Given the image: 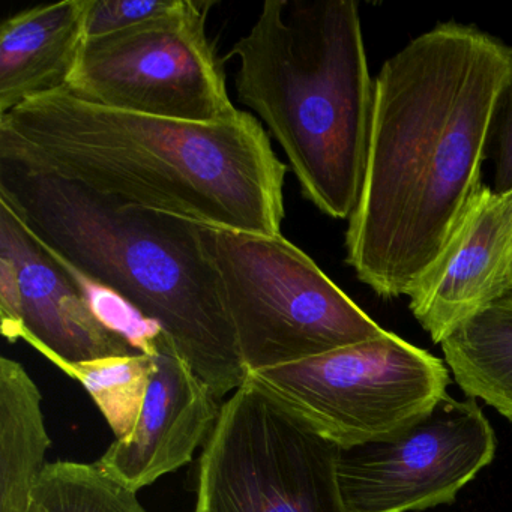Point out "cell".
Masks as SVG:
<instances>
[{
  "instance_id": "cell-5",
  "label": "cell",
  "mask_w": 512,
  "mask_h": 512,
  "mask_svg": "<svg viewBox=\"0 0 512 512\" xmlns=\"http://www.w3.org/2000/svg\"><path fill=\"white\" fill-rule=\"evenodd\" d=\"M202 236L248 374L385 334L386 329L284 236L206 224Z\"/></svg>"
},
{
  "instance_id": "cell-15",
  "label": "cell",
  "mask_w": 512,
  "mask_h": 512,
  "mask_svg": "<svg viewBox=\"0 0 512 512\" xmlns=\"http://www.w3.org/2000/svg\"><path fill=\"white\" fill-rule=\"evenodd\" d=\"M440 346L467 398H481L512 422V296L464 323Z\"/></svg>"
},
{
  "instance_id": "cell-2",
  "label": "cell",
  "mask_w": 512,
  "mask_h": 512,
  "mask_svg": "<svg viewBox=\"0 0 512 512\" xmlns=\"http://www.w3.org/2000/svg\"><path fill=\"white\" fill-rule=\"evenodd\" d=\"M0 161L206 226L281 235L287 166L262 122L176 121L65 91L0 116Z\"/></svg>"
},
{
  "instance_id": "cell-4",
  "label": "cell",
  "mask_w": 512,
  "mask_h": 512,
  "mask_svg": "<svg viewBox=\"0 0 512 512\" xmlns=\"http://www.w3.org/2000/svg\"><path fill=\"white\" fill-rule=\"evenodd\" d=\"M232 58L239 101L277 139L305 199L326 217L349 220L374 103L359 5L266 0Z\"/></svg>"
},
{
  "instance_id": "cell-8",
  "label": "cell",
  "mask_w": 512,
  "mask_h": 512,
  "mask_svg": "<svg viewBox=\"0 0 512 512\" xmlns=\"http://www.w3.org/2000/svg\"><path fill=\"white\" fill-rule=\"evenodd\" d=\"M214 2L179 0L166 16L88 38L68 92L122 112L176 121H229L236 109L206 32Z\"/></svg>"
},
{
  "instance_id": "cell-13",
  "label": "cell",
  "mask_w": 512,
  "mask_h": 512,
  "mask_svg": "<svg viewBox=\"0 0 512 512\" xmlns=\"http://www.w3.org/2000/svg\"><path fill=\"white\" fill-rule=\"evenodd\" d=\"M91 0L19 11L0 28V116L65 91L88 40Z\"/></svg>"
},
{
  "instance_id": "cell-12",
  "label": "cell",
  "mask_w": 512,
  "mask_h": 512,
  "mask_svg": "<svg viewBox=\"0 0 512 512\" xmlns=\"http://www.w3.org/2000/svg\"><path fill=\"white\" fill-rule=\"evenodd\" d=\"M142 352L151 353L154 370L139 421L130 436L115 439L97 461L136 493L190 463L208 442L221 410L220 398L161 329Z\"/></svg>"
},
{
  "instance_id": "cell-11",
  "label": "cell",
  "mask_w": 512,
  "mask_h": 512,
  "mask_svg": "<svg viewBox=\"0 0 512 512\" xmlns=\"http://www.w3.org/2000/svg\"><path fill=\"white\" fill-rule=\"evenodd\" d=\"M512 293V191L482 185L442 254L410 290L409 308L434 343Z\"/></svg>"
},
{
  "instance_id": "cell-14",
  "label": "cell",
  "mask_w": 512,
  "mask_h": 512,
  "mask_svg": "<svg viewBox=\"0 0 512 512\" xmlns=\"http://www.w3.org/2000/svg\"><path fill=\"white\" fill-rule=\"evenodd\" d=\"M52 445L43 395L26 368L0 358V512H29Z\"/></svg>"
},
{
  "instance_id": "cell-16",
  "label": "cell",
  "mask_w": 512,
  "mask_h": 512,
  "mask_svg": "<svg viewBox=\"0 0 512 512\" xmlns=\"http://www.w3.org/2000/svg\"><path fill=\"white\" fill-rule=\"evenodd\" d=\"M29 512H149L136 491L97 463H47L32 491Z\"/></svg>"
},
{
  "instance_id": "cell-6",
  "label": "cell",
  "mask_w": 512,
  "mask_h": 512,
  "mask_svg": "<svg viewBox=\"0 0 512 512\" xmlns=\"http://www.w3.org/2000/svg\"><path fill=\"white\" fill-rule=\"evenodd\" d=\"M338 457L335 443L247 377L203 446L194 512H349Z\"/></svg>"
},
{
  "instance_id": "cell-19",
  "label": "cell",
  "mask_w": 512,
  "mask_h": 512,
  "mask_svg": "<svg viewBox=\"0 0 512 512\" xmlns=\"http://www.w3.org/2000/svg\"><path fill=\"white\" fill-rule=\"evenodd\" d=\"M0 325L10 343L22 338V290L13 259L0 251Z\"/></svg>"
},
{
  "instance_id": "cell-17",
  "label": "cell",
  "mask_w": 512,
  "mask_h": 512,
  "mask_svg": "<svg viewBox=\"0 0 512 512\" xmlns=\"http://www.w3.org/2000/svg\"><path fill=\"white\" fill-rule=\"evenodd\" d=\"M152 370L151 353L137 352L80 365L73 379L91 395L116 439H125L139 421Z\"/></svg>"
},
{
  "instance_id": "cell-7",
  "label": "cell",
  "mask_w": 512,
  "mask_h": 512,
  "mask_svg": "<svg viewBox=\"0 0 512 512\" xmlns=\"http://www.w3.org/2000/svg\"><path fill=\"white\" fill-rule=\"evenodd\" d=\"M248 379L340 449L397 436L427 416L451 382L442 359L389 331Z\"/></svg>"
},
{
  "instance_id": "cell-21",
  "label": "cell",
  "mask_w": 512,
  "mask_h": 512,
  "mask_svg": "<svg viewBox=\"0 0 512 512\" xmlns=\"http://www.w3.org/2000/svg\"><path fill=\"white\" fill-rule=\"evenodd\" d=\"M509 296H512V293H511V295H509Z\"/></svg>"
},
{
  "instance_id": "cell-3",
  "label": "cell",
  "mask_w": 512,
  "mask_h": 512,
  "mask_svg": "<svg viewBox=\"0 0 512 512\" xmlns=\"http://www.w3.org/2000/svg\"><path fill=\"white\" fill-rule=\"evenodd\" d=\"M0 202L56 259L169 335L218 398L248 373L202 223L0 161Z\"/></svg>"
},
{
  "instance_id": "cell-18",
  "label": "cell",
  "mask_w": 512,
  "mask_h": 512,
  "mask_svg": "<svg viewBox=\"0 0 512 512\" xmlns=\"http://www.w3.org/2000/svg\"><path fill=\"white\" fill-rule=\"evenodd\" d=\"M179 0H91L88 38L115 34L175 10Z\"/></svg>"
},
{
  "instance_id": "cell-9",
  "label": "cell",
  "mask_w": 512,
  "mask_h": 512,
  "mask_svg": "<svg viewBox=\"0 0 512 512\" xmlns=\"http://www.w3.org/2000/svg\"><path fill=\"white\" fill-rule=\"evenodd\" d=\"M496 448V434L475 398L446 394L397 436L340 449L344 505L349 512H409L452 503L493 461Z\"/></svg>"
},
{
  "instance_id": "cell-20",
  "label": "cell",
  "mask_w": 512,
  "mask_h": 512,
  "mask_svg": "<svg viewBox=\"0 0 512 512\" xmlns=\"http://www.w3.org/2000/svg\"><path fill=\"white\" fill-rule=\"evenodd\" d=\"M496 157H494L493 190L505 194L512 191V89L500 103L494 124Z\"/></svg>"
},
{
  "instance_id": "cell-10",
  "label": "cell",
  "mask_w": 512,
  "mask_h": 512,
  "mask_svg": "<svg viewBox=\"0 0 512 512\" xmlns=\"http://www.w3.org/2000/svg\"><path fill=\"white\" fill-rule=\"evenodd\" d=\"M0 251L13 259L22 290V338L59 370L142 352L101 317L74 272L0 202Z\"/></svg>"
},
{
  "instance_id": "cell-1",
  "label": "cell",
  "mask_w": 512,
  "mask_h": 512,
  "mask_svg": "<svg viewBox=\"0 0 512 512\" xmlns=\"http://www.w3.org/2000/svg\"><path fill=\"white\" fill-rule=\"evenodd\" d=\"M512 46L472 25L437 23L388 59L373 115L346 263L383 299L409 296L482 187Z\"/></svg>"
}]
</instances>
